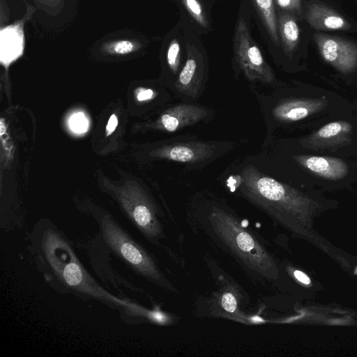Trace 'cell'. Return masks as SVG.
<instances>
[{"mask_svg":"<svg viewBox=\"0 0 357 357\" xmlns=\"http://www.w3.org/2000/svg\"><path fill=\"white\" fill-rule=\"evenodd\" d=\"M293 158L305 169L326 179L340 180L349 173L347 164L340 158L310 155H296Z\"/></svg>","mask_w":357,"mask_h":357,"instance_id":"30bf717a","label":"cell"},{"mask_svg":"<svg viewBox=\"0 0 357 357\" xmlns=\"http://www.w3.org/2000/svg\"><path fill=\"white\" fill-rule=\"evenodd\" d=\"M55 268L57 269L56 273L73 289L94 296L99 294V291L93 286L84 268L73 257H71L68 262L63 263L61 268Z\"/></svg>","mask_w":357,"mask_h":357,"instance_id":"7c38bea8","label":"cell"},{"mask_svg":"<svg viewBox=\"0 0 357 357\" xmlns=\"http://www.w3.org/2000/svg\"><path fill=\"white\" fill-rule=\"evenodd\" d=\"M149 317L155 322L164 323L165 321V316L159 312H151Z\"/></svg>","mask_w":357,"mask_h":357,"instance_id":"603a6c76","label":"cell"},{"mask_svg":"<svg viewBox=\"0 0 357 357\" xmlns=\"http://www.w3.org/2000/svg\"><path fill=\"white\" fill-rule=\"evenodd\" d=\"M119 120L118 117L115 114H112L107 121L106 126V136L112 135L118 126Z\"/></svg>","mask_w":357,"mask_h":357,"instance_id":"7402d4cb","label":"cell"},{"mask_svg":"<svg viewBox=\"0 0 357 357\" xmlns=\"http://www.w3.org/2000/svg\"><path fill=\"white\" fill-rule=\"evenodd\" d=\"M208 219L211 233L226 251L261 277H271L273 262L268 251L236 217L213 207Z\"/></svg>","mask_w":357,"mask_h":357,"instance_id":"6da1fadb","label":"cell"},{"mask_svg":"<svg viewBox=\"0 0 357 357\" xmlns=\"http://www.w3.org/2000/svg\"><path fill=\"white\" fill-rule=\"evenodd\" d=\"M328 103L324 96L283 99L273 107L271 115L275 121L282 123L298 121L322 111Z\"/></svg>","mask_w":357,"mask_h":357,"instance_id":"9c48e42d","label":"cell"},{"mask_svg":"<svg viewBox=\"0 0 357 357\" xmlns=\"http://www.w3.org/2000/svg\"><path fill=\"white\" fill-rule=\"evenodd\" d=\"M141 46L135 40H116L105 43L102 50L109 54L125 55L138 50Z\"/></svg>","mask_w":357,"mask_h":357,"instance_id":"2e32d148","label":"cell"},{"mask_svg":"<svg viewBox=\"0 0 357 357\" xmlns=\"http://www.w3.org/2000/svg\"><path fill=\"white\" fill-rule=\"evenodd\" d=\"M353 135V126L346 121H336L326 124L301 144L312 150H335L349 144Z\"/></svg>","mask_w":357,"mask_h":357,"instance_id":"ba28073f","label":"cell"},{"mask_svg":"<svg viewBox=\"0 0 357 357\" xmlns=\"http://www.w3.org/2000/svg\"><path fill=\"white\" fill-rule=\"evenodd\" d=\"M269 36L278 45L279 35L273 0H252Z\"/></svg>","mask_w":357,"mask_h":357,"instance_id":"5bb4252c","label":"cell"},{"mask_svg":"<svg viewBox=\"0 0 357 357\" xmlns=\"http://www.w3.org/2000/svg\"><path fill=\"white\" fill-rule=\"evenodd\" d=\"M135 96L139 102H148L153 100L158 96V92L151 88L139 87L135 91Z\"/></svg>","mask_w":357,"mask_h":357,"instance_id":"ac0fdd59","label":"cell"},{"mask_svg":"<svg viewBox=\"0 0 357 357\" xmlns=\"http://www.w3.org/2000/svg\"><path fill=\"white\" fill-rule=\"evenodd\" d=\"M306 18L314 29L324 30H348L350 24L335 10L321 3L309 6Z\"/></svg>","mask_w":357,"mask_h":357,"instance_id":"8fae6325","label":"cell"},{"mask_svg":"<svg viewBox=\"0 0 357 357\" xmlns=\"http://www.w3.org/2000/svg\"><path fill=\"white\" fill-rule=\"evenodd\" d=\"M294 275L300 282L303 284H308L310 283V279L309 277L300 271H296L294 272Z\"/></svg>","mask_w":357,"mask_h":357,"instance_id":"cb8c5ba5","label":"cell"},{"mask_svg":"<svg viewBox=\"0 0 357 357\" xmlns=\"http://www.w3.org/2000/svg\"><path fill=\"white\" fill-rule=\"evenodd\" d=\"M166 63L172 77L173 86L181 68V50L179 42L173 40L167 51ZM172 86V88H173Z\"/></svg>","mask_w":357,"mask_h":357,"instance_id":"9a60e30c","label":"cell"},{"mask_svg":"<svg viewBox=\"0 0 357 357\" xmlns=\"http://www.w3.org/2000/svg\"><path fill=\"white\" fill-rule=\"evenodd\" d=\"M278 31L284 52L291 55L299 40V29L294 16L289 13L280 14L278 21Z\"/></svg>","mask_w":357,"mask_h":357,"instance_id":"4fadbf2b","label":"cell"},{"mask_svg":"<svg viewBox=\"0 0 357 357\" xmlns=\"http://www.w3.org/2000/svg\"><path fill=\"white\" fill-rule=\"evenodd\" d=\"M280 8L291 12L299 13L301 6V0H274Z\"/></svg>","mask_w":357,"mask_h":357,"instance_id":"d6986e66","label":"cell"},{"mask_svg":"<svg viewBox=\"0 0 357 357\" xmlns=\"http://www.w3.org/2000/svg\"><path fill=\"white\" fill-rule=\"evenodd\" d=\"M323 59L342 73L357 68V44L339 37L316 33L314 35Z\"/></svg>","mask_w":357,"mask_h":357,"instance_id":"8992f818","label":"cell"},{"mask_svg":"<svg viewBox=\"0 0 357 357\" xmlns=\"http://www.w3.org/2000/svg\"><path fill=\"white\" fill-rule=\"evenodd\" d=\"M213 116V112L208 107L194 102H182L165 109L156 120L155 126L164 132H175L209 121Z\"/></svg>","mask_w":357,"mask_h":357,"instance_id":"52a82bcc","label":"cell"},{"mask_svg":"<svg viewBox=\"0 0 357 357\" xmlns=\"http://www.w3.org/2000/svg\"><path fill=\"white\" fill-rule=\"evenodd\" d=\"M205 82L204 59L192 47H188L187 59L172 90L183 102H195L204 91Z\"/></svg>","mask_w":357,"mask_h":357,"instance_id":"5b68a950","label":"cell"},{"mask_svg":"<svg viewBox=\"0 0 357 357\" xmlns=\"http://www.w3.org/2000/svg\"><path fill=\"white\" fill-rule=\"evenodd\" d=\"M36 1H37L38 2H39L40 3H42L43 5L52 6V7L58 6L61 2V0H36Z\"/></svg>","mask_w":357,"mask_h":357,"instance_id":"d4e9b609","label":"cell"},{"mask_svg":"<svg viewBox=\"0 0 357 357\" xmlns=\"http://www.w3.org/2000/svg\"><path fill=\"white\" fill-rule=\"evenodd\" d=\"M231 143L206 142L196 137L174 138L153 151L158 158L188 164L202 165L229 150Z\"/></svg>","mask_w":357,"mask_h":357,"instance_id":"3957f363","label":"cell"},{"mask_svg":"<svg viewBox=\"0 0 357 357\" xmlns=\"http://www.w3.org/2000/svg\"><path fill=\"white\" fill-rule=\"evenodd\" d=\"M181 2L197 23L204 28L208 26L204 10L199 0H181Z\"/></svg>","mask_w":357,"mask_h":357,"instance_id":"e0dca14e","label":"cell"},{"mask_svg":"<svg viewBox=\"0 0 357 357\" xmlns=\"http://www.w3.org/2000/svg\"><path fill=\"white\" fill-rule=\"evenodd\" d=\"M70 125L76 132H84L87 127V121L82 114H75L71 117Z\"/></svg>","mask_w":357,"mask_h":357,"instance_id":"ffe728a7","label":"cell"},{"mask_svg":"<svg viewBox=\"0 0 357 357\" xmlns=\"http://www.w3.org/2000/svg\"><path fill=\"white\" fill-rule=\"evenodd\" d=\"M222 307L229 312H234L236 308V299L229 292L225 293L221 298Z\"/></svg>","mask_w":357,"mask_h":357,"instance_id":"44dd1931","label":"cell"},{"mask_svg":"<svg viewBox=\"0 0 357 357\" xmlns=\"http://www.w3.org/2000/svg\"><path fill=\"white\" fill-rule=\"evenodd\" d=\"M101 227L107 243L119 256L139 273L169 288L151 257L123 229L108 219L102 220Z\"/></svg>","mask_w":357,"mask_h":357,"instance_id":"7a4b0ae2","label":"cell"},{"mask_svg":"<svg viewBox=\"0 0 357 357\" xmlns=\"http://www.w3.org/2000/svg\"><path fill=\"white\" fill-rule=\"evenodd\" d=\"M234 54L237 64L249 81L267 84L275 81L274 73L250 36L243 18L239 20L236 26Z\"/></svg>","mask_w":357,"mask_h":357,"instance_id":"277c9868","label":"cell"}]
</instances>
